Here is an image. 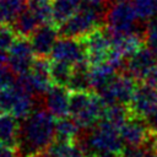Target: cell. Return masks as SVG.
I'll return each instance as SVG.
<instances>
[{"instance_id":"5","label":"cell","mask_w":157,"mask_h":157,"mask_svg":"<svg viewBox=\"0 0 157 157\" xmlns=\"http://www.w3.org/2000/svg\"><path fill=\"white\" fill-rule=\"evenodd\" d=\"M34 93L28 91L16 80L12 85L0 90V113H10L18 119H25L34 109Z\"/></svg>"},{"instance_id":"15","label":"cell","mask_w":157,"mask_h":157,"mask_svg":"<svg viewBox=\"0 0 157 157\" xmlns=\"http://www.w3.org/2000/svg\"><path fill=\"white\" fill-rule=\"evenodd\" d=\"M71 91L66 86L53 83L44 93L43 101L45 109L50 112L56 119L70 115Z\"/></svg>"},{"instance_id":"14","label":"cell","mask_w":157,"mask_h":157,"mask_svg":"<svg viewBox=\"0 0 157 157\" xmlns=\"http://www.w3.org/2000/svg\"><path fill=\"white\" fill-rule=\"evenodd\" d=\"M157 64V56L146 45L137 49L130 55L125 63V72L132 76L136 81H144L147 78L151 70Z\"/></svg>"},{"instance_id":"31","label":"cell","mask_w":157,"mask_h":157,"mask_svg":"<svg viewBox=\"0 0 157 157\" xmlns=\"http://www.w3.org/2000/svg\"><path fill=\"white\" fill-rule=\"evenodd\" d=\"M144 38H145L146 45L157 56V21L146 26V29L144 32Z\"/></svg>"},{"instance_id":"21","label":"cell","mask_w":157,"mask_h":157,"mask_svg":"<svg viewBox=\"0 0 157 157\" xmlns=\"http://www.w3.org/2000/svg\"><path fill=\"white\" fill-rule=\"evenodd\" d=\"M82 0H53V22L58 27L70 18L82 5Z\"/></svg>"},{"instance_id":"27","label":"cell","mask_w":157,"mask_h":157,"mask_svg":"<svg viewBox=\"0 0 157 157\" xmlns=\"http://www.w3.org/2000/svg\"><path fill=\"white\" fill-rule=\"evenodd\" d=\"M27 9L37 17L40 25L53 22V0H27Z\"/></svg>"},{"instance_id":"38","label":"cell","mask_w":157,"mask_h":157,"mask_svg":"<svg viewBox=\"0 0 157 157\" xmlns=\"http://www.w3.org/2000/svg\"><path fill=\"white\" fill-rule=\"evenodd\" d=\"M6 56H7L6 53L0 50V63H6Z\"/></svg>"},{"instance_id":"20","label":"cell","mask_w":157,"mask_h":157,"mask_svg":"<svg viewBox=\"0 0 157 157\" xmlns=\"http://www.w3.org/2000/svg\"><path fill=\"white\" fill-rule=\"evenodd\" d=\"M45 153L49 157H86L87 156L82 144H78L77 141H63V140H55Z\"/></svg>"},{"instance_id":"35","label":"cell","mask_w":157,"mask_h":157,"mask_svg":"<svg viewBox=\"0 0 157 157\" xmlns=\"http://www.w3.org/2000/svg\"><path fill=\"white\" fill-rule=\"evenodd\" d=\"M146 82L150 83L156 91H157V64L155 65V67L151 70V72L148 74L147 78H146Z\"/></svg>"},{"instance_id":"1","label":"cell","mask_w":157,"mask_h":157,"mask_svg":"<svg viewBox=\"0 0 157 157\" xmlns=\"http://www.w3.org/2000/svg\"><path fill=\"white\" fill-rule=\"evenodd\" d=\"M56 118L47 109H36L21 121L17 153L21 157H38L56 140Z\"/></svg>"},{"instance_id":"11","label":"cell","mask_w":157,"mask_h":157,"mask_svg":"<svg viewBox=\"0 0 157 157\" xmlns=\"http://www.w3.org/2000/svg\"><path fill=\"white\" fill-rule=\"evenodd\" d=\"M49 56L52 60L64 61L72 66L87 61L86 48L82 39L66 36H63L56 40Z\"/></svg>"},{"instance_id":"22","label":"cell","mask_w":157,"mask_h":157,"mask_svg":"<svg viewBox=\"0 0 157 157\" xmlns=\"http://www.w3.org/2000/svg\"><path fill=\"white\" fill-rule=\"evenodd\" d=\"M11 26L13 27L17 36L29 38L34 33V31L40 26V23L37 17L28 9H26L12 21Z\"/></svg>"},{"instance_id":"39","label":"cell","mask_w":157,"mask_h":157,"mask_svg":"<svg viewBox=\"0 0 157 157\" xmlns=\"http://www.w3.org/2000/svg\"><path fill=\"white\" fill-rule=\"evenodd\" d=\"M129 1H132V0H109L110 4H115V2H129Z\"/></svg>"},{"instance_id":"10","label":"cell","mask_w":157,"mask_h":157,"mask_svg":"<svg viewBox=\"0 0 157 157\" xmlns=\"http://www.w3.org/2000/svg\"><path fill=\"white\" fill-rule=\"evenodd\" d=\"M81 39L85 44L90 65L99 64L109 59L112 52V38L108 28L104 29L99 27Z\"/></svg>"},{"instance_id":"32","label":"cell","mask_w":157,"mask_h":157,"mask_svg":"<svg viewBox=\"0 0 157 157\" xmlns=\"http://www.w3.org/2000/svg\"><path fill=\"white\" fill-rule=\"evenodd\" d=\"M13 72L12 70L9 67L7 64L5 63H0V90L5 88L10 85H12L15 82V77H13Z\"/></svg>"},{"instance_id":"30","label":"cell","mask_w":157,"mask_h":157,"mask_svg":"<svg viewBox=\"0 0 157 157\" xmlns=\"http://www.w3.org/2000/svg\"><path fill=\"white\" fill-rule=\"evenodd\" d=\"M17 38V33L10 23L0 25V50L7 53L9 48L12 45L15 39Z\"/></svg>"},{"instance_id":"25","label":"cell","mask_w":157,"mask_h":157,"mask_svg":"<svg viewBox=\"0 0 157 157\" xmlns=\"http://www.w3.org/2000/svg\"><path fill=\"white\" fill-rule=\"evenodd\" d=\"M131 117L129 105L124 104H107L101 120L109 123L110 125L120 129L121 125Z\"/></svg>"},{"instance_id":"2","label":"cell","mask_w":157,"mask_h":157,"mask_svg":"<svg viewBox=\"0 0 157 157\" xmlns=\"http://www.w3.org/2000/svg\"><path fill=\"white\" fill-rule=\"evenodd\" d=\"M105 103L96 91H71L70 117L82 128L91 129L103 117Z\"/></svg>"},{"instance_id":"40","label":"cell","mask_w":157,"mask_h":157,"mask_svg":"<svg viewBox=\"0 0 157 157\" xmlns=\"http://www.w3.org/2000/svg\"><path fill=\"white\" fill-rule=\"evenodd\" d=\"M153 148L157 151V135L153 136Z\"/></svg>"},{"instance_id":"7","label":"cell","mask_w":157,"mask_h":157,"mask_svg":"<svg viewBox=\"0 0 157 157\" xmlns=\"http://www.w3.org/2000/svg\"><path fill=\"white\" fill-rule=\"evenodd\" d=\"M16 81L34 94H44L53 85L50 75V61L45 56H38L33 61L31 69L16 77Z\"/></svg>"},{"instance_id":"24","label":"cell","mask_w":157,"mask_h":157,"mask_svg":"<svg viewBox=\"0 0 157 157\" xmlns=\"http://www.w3.org/2000/svg\"><path fill=\"white\" fill-rule=\"evenodd\" d=\"M137 20L142 25H150L157 21V0H132Z\"/></svg>"},{"instance_id":"41","label":"cell","mask_w":157,"mask_h":157,"mask_svg":"<svg viewBox=\"0 0 157 157\" xmlns=\"http://www.w3.org/2000/svg\"><path fill=\"white\" fill-rule=\"evenodd\" d=\"M148 157H157V151H156V150H153V151L151 152V155H150Z\"/></svg>"},{"instance_id":"16","label":"cell","mask_w":157,"mask_h":157,"mask_svg":"<svg viewBox=\"0 0 157 157\" xmlns=\"http://www.w3.org/2000/svg\"><path fill=\"white\" fill-rule=\"evenodd\" d=\"M59 27L54 23L40 25L29 37V42L37 56H48L59 39Z\"/></svg>"},{"instance_id":"3","label":"cell","mask_w":157,"mask_h":157,"mask_svg":"<svg viewBox=\"0 0 157 157\" xmlns=\"http://www.w3.org/2000/svg\"><path fill=\"white\" fill-rule=\"evenodd\" d=\"M101 7L102 6L83 2L70 18L59 26L60 34L81 39L99 28L104 21V12Z\"/></svg>"},{"instance_id":"29","label":"cell","mask_w":157,"mask_h":157,"mask_svg":"<svg viewBox=\"0 0 157 157\" xmlns=\"http://www.w3.org/2000/svg\"><path fill=\"white\" fill-rule=\"evenodd\" d=\"M153 150H155L153 140L146 145H139V146L125 145L120 152V156L121 157H148Z\"/></svg>"},{"instance_id":"34","label":"cell","mask_w":157,"mask_h":157,"mask_svg":"<svg viewBox=\"0 0 157 157\" xmlns=\"http://www.w3.org/2000/svg\"><path fill=\"white\" fill-rule=\"evenodd\" d=\"M146 121H147V124H148L151 131H152L155 135H157V108L151 113V115L146 119Z\"/></svg>"},{"instance_id":"9","label":"cell","mask_w":157,"mask_h":157,"mask_svg":"<svg viewBox=\"0 0 157 157\" xmlns=\"http://www.w3.org/2000/svg\"><path fill=\"white\" fill-rule=\"evenodd\" d=\"M6 55V64L16 76L26 74L36 60V53L32 48L29 38L20 36H17L12 45L9 48Z\"/></svg>"},{"instance_id":"33","label":"cell","mask_w":157,"mask_h":157,"mask_svg":"<svg viewBox=\"0 0 157 157\" xmlns=\"http://www.w3.org/2000/svg\"><path fill=\"white\" fill-rule=\"evenodd\" d=\"M16 147H12L7 144L0 141V157H18Z\"/></svg>"},{"instance_id":"19","label":"cell","mask_w":157,"mask_h":157,"mask_svg":"<svg viewBox=\"0 0 157 157\" xmlns=\"http://www.w3.org/2000/svg\"><path fill=\"white\" fill-rule=\"evenodd\" d=\"M18 118L10 113H0V141L12 147L17 146L20 128Z\"/></svg>"},{"instance_id":"6","label":"cell","mask_w":157,"mask_h":157,"mask_svg":"<svg viewBox=\"0 0 157 157\" xmlns=\"http://www.w3.org/2000/svg\"><path fill=\"white\" fill-rule=\"evenodd\" d=\"M104 22L110 33L139 32V20L135 10L129 2L110 4L104 13Z\"/></svg>"},{"instance_id":"4","label":"cell","mask_w":157,"mask_h":157,"mask_svg":"<svg viewBox=\"0 0 157 157\" xmlns=\"http://www.w3.org/2000/svg\"><path fill=\"white\" fill-rule=\"evenodd\" d=\"M82 146L90 153H120L124 142L118 128L101 120L83 137Z\"/></svg>"},{"instance_id":"28","label":"cell","mask_w":157,"mask_h":157,"mask_svg":"<svg viewBox=\"0 0 157 157\" xmlns=\"http://www.w3.org/2000/svg\"><path fill=\"white\" fill-rule=\"evenodd\" d=\"M72 70H74V66L67 63L52 60L50 61V75H52L53 83L67 87L71 75H72Z\"/></svg>"},{"instance_id":"8","label":"cell","mask_w":157,"mask_h":157,"mask_svg":"<svg viewBox=\"0 0 157 157\" xmlns=\"http://www.w3.org/2000/svg\"><path fill=\"white\" fill-rule=\"evenodd\" d=\"M136 80L128 72H120L99 92H97L107 104L129 105L136 88Z\"/></svg>"},{"instance_id":"23","label":"cell","mask_w":157,"mask_h":157,"mask_svg":"<svg viewBox=\"0 0 157 157\" xmlns=\"http://www.w3.org/2000/svg\"><path fill=\"white\" fill-rule=\"evenodd\" d=\"M83 130L72 118H59L56 120V140L63 141H77Z\"/></svg>"},{"instance_id":"17","label":"cell","mask_w":157,"mask_h":157,"mask_svg":"<svg viewBox=\"0 0 157 157\" xmlns=\"http://www.w3.org/2000/svg\"><path fill=\"white\" fill-rule=\"evenodd\" d=\"M110 38H112L110 55H114L125 60L142 47L144 36H141L140 32L110 33Z\"/></svg>"},{"instance_id":"37","label":"cell","mask_w":157,"mask_h":157,"mask_svg":"<svg viewBox=\"0 0 157 157\" xmlns=\"http://www.w3.org/2000/svg\"><path fill=\"white\" fill-rule=\"evenodd\" d=\"M105 0H82V2L85 4H91V5H98V6H102L104 4Z\"/></svg>"},{"instance_id":"18","label":"cell","mask_w":157,"mask_h":157,"mask_svg":"<svg viewBox=\"0 0 157 157\" xmlns=\"http://www.w3.org/2000/svg\"><path fill=\"white\" fill-rule=\"evenodd\" d=\"M120 69L115 66L112 61L107 60L99 64L90 65V81H91V90L99 92L103 90L118 74Z\"/></svg>"},{"instance_id":"13","label":"cell","mask_w":157,"mask_h":157,"mask_svg":"<svg viewBox=\"0 0 157 157\" xmlns=\"http://www.w3.org/2000/svg\"><path fill=\"white\" fill-rule=\"evenodd\" d=\"M157 108V91L147 82H141L136 86L132 94L129 109L131 115L147 119Z\"/></svg>"},{"instance_id":"26","label":"cell","mask_w":157,"mask_h":157,"mask_svg":"<svg viewBox=\"0 0 157 157\" xmlns=\"http://www.w3.org/2000/svg\"><path fill=\"white\" fill-rule=\"evenodd\" d=\"M67 88L70 91H86L91 90L90 81V66L88 63H81L74 66L72 75L69 82Z\"/></svg>"},{"instance_id":"36","label":"cell","mask_w":157,"mask_h":157,"mask_svg":"<svg viewBox=\"0 0 157 157\" xmlns=\"http://www.w3.org/2000/svg\"><path fill=\"white\" fill-rule=\"evenodd\" d=\"M86 157H121L120 153H90Z\"/></svg>"},{"instance_id":"12","label":"cell","mask_w":157,"mask_h":157,"mask_svg":"<svg viewBox=\"0 0 157 157\" xmlns=\"http://www.w3.org/2000/svg\"><path fill=\"white\" fill-rule=\"evenodd\" d=\"M121 140L125 145L139 146L150 144L153 140L155 134L151 131L146 119L131 115L119 129Z\"/></svg>"}]
</instances>
